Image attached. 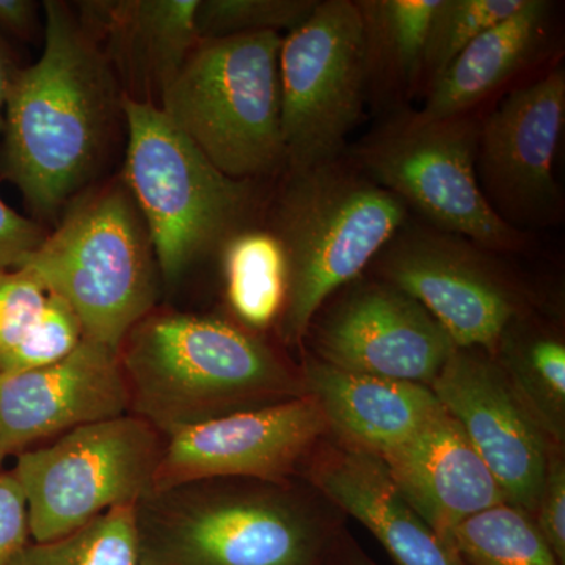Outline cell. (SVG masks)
<instances>
[{
    "instance_id": "d4e9b609",
    "label": "cell",
    "mask_w": 565,
    "mask_h": 565,
    "mask_svg": "<svg viewBox=\"0 0 565 565\" xmlns=\"http://www.w3.org/2000/svg\"><path fill=\"white\" fill-rule=\"evenodd\" d=\"M10 565H140L136 505L111 509L54 541H32Z\"/></svg>"
},
{
    "instance_id": "8d00e7d4",
    "label": "cell",
    "mask_w": 565,
    "mask_h": 565,
    "mask_svg": "<svg viewBox=\"0 0 565 565\" xmlns=\"http://www.w3.org/2000/svg\"><path fill=\"white\" fill-rule=\"evenodd\" d=\"M353 565H375L373 563H370V561L363 559V561H355Z\"/></svg>"
},
{
    "instance_id": "5bb4252c",
    "label": "cell",
    "mask_w": 565,
    "mask_h": 565,
    "mask_svg": "<svg viewBox=\"0 0 565 565\" xmlns=\"http://www.w3.org/2000/svg\"><path fill=\"white\" fill-rule=\"evenodd\" d=\"M126 414L131 397L120 353L87 338L61 362L0 374V445L9 457Z\"/></svg>"
},
{
    "instance_id": "ba28073f",
    "label": "cell",
    "mask_w": 565,
    "mask_h": 565,
    "mask_svg": "<svg viewBox=\"0 0 565 565\" xmlns=\"http://www.w3.org/2000/svg\"><path fill=\"white\" fill-rule=\"evenodd\" d=\"M162 448L150 423L126 414L14 456L32 541H54L111 509L137 505L154 487Z\"/></svg>"
},
{
    "instance_id": "5b68a950",
    "label": "cell",
    "mask_w": 565,
    "mask_h": 565,
    "mask_svg": "<svg viewBox=\"0 0 565 565\" xmlns=\"http://www.w3.org/2000/svg\"><path fill=\"white\" fill-rule=\"evenodd\" d=\"M404 218L397 196L334 163L291 173L273 230L288 267L278 319L286 343L302 341L321 305L384 250Z\"/></svg>"
},
{
    "instance_id": "f546056e",
    "label": "cell",
    "mask_w": 565,
    "mask_h": 565,
    "mask_svg": "<svg viewBox=\"0 0 565 565\" xmlns=\"http://www.w3.org/2000/svg\"><path fill=\"white\" fill-rule=\"evenodd\" d=\"M50 292L29 270L0 269V360L21 343Z\"/></svg>"
},
{
    "instance_id": "8fae6325",
    "label": "cell",
    "mask_w": 565,
    "mask_h": 565,
    "mask_svg": "<svg viewBox=\"0 0 565 565\" xmlns=\"http://www.w3.org/2000/svg\"><path fill=\"white\" fill-rule=\"evenodd\" d=\"M326 427L310 394L185 427L163 437L152 490L211 479L280 484Z\"/></svg>"
},
{
    "instance_id": "52a82bcc",
    "label": "cell",
    "mask_w": 565,
    "mask_h": 565,
    "mask_svg": "<svg viewBox=\"0 0 565 565\" xmlns=\"http://www.w3.org/2000/svg\"><path fill=\"white\" fill-rule=\"evenodd\" d=\"M140 565H319L321 537L285 494L230 479L152 490L136 505Z\"/></svg>"
},
{
    "instance_id": "8992f818",
    "label": "cell",
    "mask_w": 565,
    "mask_h": 565,
    "mask_svg": "<svg viewBox=\"0 0 565 565\" xmlns=\"http://www.w3.org/2000/svg\"><path fill=\"white\" fill-rule=\"evenodd\" d=\"M277 32L200 40L159 109L226 177L250 181L285 162Z\"/></svg>"
},
{
    "instance_id": "836d02e7",
    "label": "cell",
    "mask_w": 565,
    "mask_h": 565,
    "mask_svg": "<svg viewBox=\"0 0 565 565\" xmlns=\"http://www.w3.org/2000/svg\"><path fill=\"white\" fill-rule=\"evenodd\" d=\"M40 10L35 0H0V33L32 40L39 29Z\"/></svg>"
},
{
    "instance_id": "2e32d148",
    "label": "cell",
    "mask_w": 565,
    "mask_h": 565,
    "mask_svg": "<svg viewBox=\"0 0 565 565\" xmlns=\"http://www.w3.org/2000/svg\"><path fill=\"white\" fill-rule=\"evenodd\" d=\"M565 120V74L557 68L516 88L490 115L478 140L479 177L490 204L512 217H545L559 200L553 178Z\"/></svg>"
},
{
    "instance_id": "603a6c76",
    "label": "cell",
    "mask_w": 565,
    "mask_h": 565,
    "mask_svg": "<svg viewBox=\"0 0 565 565\" xmlns=\"http://www.w3.org/2000/svg\"><path fill=\"white\" fill-rule=\"evenodd\" d=\"M440 0H366L362 13L367 63L394 77L414 82L424 70L430 20Z\"/></svg>"
},
{
    "instance_id": "277c9868",
    "label": "cell",
    "mask_w": 565,
    "mask_h": 565,
    "mask_svg": "<svg viewBox=\"0 0 565 565\" xmlns=\"http://www.w3.org/2000/svg\"><path fill=\"white\" fill-rule=\"evenodd\" d=\"M121 177L147 223L162 285L174 289L196 264L247 228L255 195L226 177L158 106L125 96Z\"/></svg>"
},
{
    "instance_id": "ac0fdd59",
    "label": "cell",
    "mask_w": 565,
    "mask_h": 565,
    "mask_svg": "<svg viewBox=\"0 0 565 565\" xmlns=\"http://www.w3.org/2000/svg\"><path fill=\"white\" fill-rule=\"evenodd\" d=\"M381 459L405 500L446 541L465 520L505 503L484 460L441 405Z\"/></svg>"
},
{
    "instance_id": "7402d4cb",
    "label": "cell",
    "mask_w": 565,
    "mask_h": 565,
    "mask_svg": "<svg viewBox=\"0 0 565 565\" xmlns=\"http://www.w3.org/2000/svg\"><path fill=\"white\" fill-rule=\"evenodd\" d=\"M226 300L245 329L266 330L280 319L288 291V267L273 232L234 234L221 250Z\"/></svg>"
},
{
    "instance_id": "83f0119b",
    "label": "cell",
    "mask_w": 565,
    "mask_h": 565,
    "mask_svg": "<svg viewBox=\"0 0 565 565\" xmlns=\"http://www.w3.org/2000/svg\"><path fill=\"white\" fill-rule=\"evenodd\" d=\"M313 0H199L200 40L258 32H291L313 13Z\"/></svg>"
},
{
    "instance_id": "4316f807",
    "label": "cell",
    "mask_w": 565,
    "mask_h": 565,
    "mask_svg": "<svg viewBox=\"0 0 565 565\" xmlns=\"http://www.w3.org/2000/svg\"><path fill=\"white\" fill-rule=\"evenodd\" d=\"M522 6L523 0H440L430 20L423 71L434 81L476 36Z\"/></svg>"
},
{
    "instance_id": "4fadbf2b",
    "label": "cell",
    "mask_w": 565,
    "mask_h": 565,
    "mask_svg": "<svg viewBox=\"0 0 565 565\" xmlns=\"http://www.w3.org/2000/svg\"><path fill=\"white\" fill-rule=\"evenodd\" d=\"M429 386L484 460L505 503L534 511L548 468L545 440L504 375L467 349H456Z\"/></svg>"
},
{
    "instance_id": "ffe728a7",
    "label": "cell",
    "mask_w": 565,
    "mask_h": 565,
    "mask_svg": "<svg viewBox=\"0 0 565 565\" xmlns=\"http://www.w3.org/2000/svg\"><path fill=\"white\" fill-rule=\"evenodd\" d=\"M308 394L352 449L386 455L440 407L430 386L348 373L332 364L305 367Z\"/></svg>"
},
{
    "instance_id": "e0dca14e",
    "label": "cell",
    "mask_w": 565,
    "mask_h": 565,
    "mask_svg": "<svg viewBox=\"0 0 565 565\" xmlns=\"http://www.w3.org/2000/svg\"><path fill=\"white\" fill-rule=\"evenodd\" d=\"M74 6L126 98L159 106L199 44V0H84Z\"/></svg>"
},
{
    "instance_id": "d590c367",
    "label": "cell",
    "mask_w": 565,
    "mask_h": 565,
    "mask_svg": "<svg viewBox=\"0 0 565 565\" xmlns=\"http://www.w3.org/2000/svg\"><path fill=\"white\" fill-rule=\"evenodd\" d=\"M7 459H9V455H7L6 449L0 445V471L3 470V463H6Z\"/></svg>"
},
{
    "instance_id": "484cf974",
    "label": "cell",
    "mask_w": 565,
    "mask_h": 565,
    "mask_svg": "<svg viewBox=\"0 0 565 565\" xmlns=\"http://www.w3.org/2000/svg\"><path fill=\"white\" fill-rule=\"evenodd\" d=\"M504 352L516 384L544 422L542 424L559 437L565 408L564 344L546 334L525 340L514 334L511 341L505 340Z\"/></svg>"
},
{
    "instance_id": "d6a6232c",
    "label": "cell",
    "mask_w": 565,
    "mask_h": 565,
    "mask_svg": "<svg viewBox=\"0 0 565 565\" xmlns=\"http://www.w3.org/2000/svg\"><path fill=\"white\" fill-rule=\"evenodd\" d=\"M47 233L46 226L20 214L0 199V269L20 267Z\"/></svg>"
},
{
    "instance_id": "9a60e30c",
    "label": "cell",
    "mask_w": 565,
    "mask_h": 565,
    "mask_svg": "<svg viewBox=\"0 0 565 565\" xmlns=\"http://www.w3.org/2000/svg\"><path fill=\"white\" fill-rule=\"evenodd\" d=\"M322 362L348 373L430 385L456 351L433 316L394 286H366L318 334Z\"/></svg>"
},
{
    "instance_id": "7c38bea8",
    "label": "cell",
    "mask_w": 565,
    "mask_h": 565,
    "mask_svg": "<svg viewBox=\"0 0 565 565\" xmlns=\"http://www.w3.org/2000/svg\"><path fill=\"white\" fill-rule=\"evenodd\" d=\"M382 274L422 305L457 349H493L512 322L511 292L470 244L448 233L411 232L385 245Z\"/></svg>"
},
{
    "instance_id": "44dd1931",
    "label": "cell",
    "mask_w": 565,
    "mask_h": 565,
    "mask_svg": "<svg viewBox=\"0 0 565 565\" xmlns=\"http://www.w3.org/2000/svg\"><path fill=\"white\" fill-rule=\"evenodd\" d=\"M550 6L545 0H523L504 21L476 36L433 81L426 120L462 117L475 104L503 84L533 54L544 32Z\"/></svg>"
},
{
    "instance_id": "7a4b0ae2",
    "label": "cell",
    "mask_w": 565,
    "mask_h": 565,
    "mask_svg": "<svg viewBox=\"0 0 565 565\" xmlns=\"http://www.w3.org/2000/svg\"><path fill=\"white\" fill-rule=\"evenodd\" d=\"M120 362L131 414L162 437L297 393L269 345L214 316L152 310L126 334Z\"/></svg>"
},
{
    "instance_id": "3957f363",
    "label": "cell",
    "mask_w": 565,
    "mask_h": 565,
    "mask_svg": "<svg viewBox=\"0 0 565 565\" xmlns=\"http://www.w3.org/2000/svg\"><path fill=\"white\" fill-rule=\"evenodd\" d=\"M20 267L73 308L87 340L118 353L161 291L150 232L121 173L74 199Z\"/></svg>"
},
{
    "instance_id": "e575fe53",
    "label": "cell",
    "mask_w": 565,
    "mask_h": 565,
    "mask_svg": "<svg viewBox=\"0 0 565 565\" xmlns=\"http://www.w3.org/2000/svg\"><path fill=\"white\" fill-rule=\"evenodd\" d=\"M20 68V63L14 57L9 41L0 33V131H2L3 110H6L11 81Z\"/></svg>"
},
{
    "instance_id": "1f68e13d",
    "label": "cell",
    "mask_w": 565,
    "mask_h": 565,
    "mask_svg": "<svg viewBox=\"0 0 565 565\" xmlns=\"http://www.w3.org/2000/svg\"><path fill=\"white\" fill-rule=\"evenodd\" d=\"M537 530L561 565L565 561V470L559 459L548 462L537 505Z\"/></svg>"
},
{
    "instance_id": "d6986e66",
    "label": "cell",
    "mask_w": 565,
    "mask_h": 565,
    "mask_svg": "<svg viewBox=\"0 0 565 565\" xmlns=\"http://www.w3.org/2000/svg\"><path fill=\"white\" fill-rule=\"evenodd\" d=\"M313 479L397 565H467L452 542L435 533L405 500L381 457L351 448L316 467Z\"/></svg>"
},
{
    "instance_id": "30bf717a",
    "label": "cell",
    "mask_w": 565,
    "mask_h": 565,
    "mask_svg": "<svg viewBox=\"0 0 565 565\" xmlns=\"http://www.w3.org/2000/svg\"><path fill=\"white\" fill-rule=\"evenodd\" d=\"M478 137L462 117L411 115L385 126L360 150L375 181L441 232L489 250L522 247L519 230L487 200L476 172Z\"/></svg>"
},
{
    "instance_id": "f1b7e54d",
    "label": "cell",
    "mask_w": 565,
    "mask_h": 565,
    "mask_svg": "<svg viewBox=\"0 0 565 565\" xmlns=\"http://www.w3.org/2000/svg\"><path fill=\"white\" fill-rule=\"evenodd\" d=\"M84 338V329L73 308L50 294L31 330L0 360V374L24 373L61 362Z\"/></svg>"
},
{
    "instance_id": "cb8c5ba5",
    "label": "cell",
    "mask_w": 565,
    "mask_h": 565,
    "mask_svg": "<svg viewBox=\"0 0 565 565\" xmlns=\"http://www.w3.org/2000/svg\"><path fill=\"white\" fill-rule=\"evenodd\" d=\"M451 542L467 565H561L533 520L509 503L465 520Z\"/></svg>"
},
{
    "instance_id": "6da1fadb",
    "label": "cell",
    "mask_w": 565,
    "mask_h": 565,
    "mask_svg": "<svg viewBox=\"0 0 565 565\" xmlns=\"http://www.w3.org/2000/svg\"><path fill=\"white\" fill-rule=\"evenodd\" d=\"M43 52L11 81L0 131V182L33 221L57 223L98 184L125 129V93L73 7L44 0Z\"/></svg>"
},
{
    "instance_id": "4dcf8cb0",
    "label": "cell",
    "mask_w": 565,
    "mask_h": 565,
    "mask_svg": "<svg viewBox=\"0 0 565 565\" xmlns=\"http://www.w3.org/2000/svg\"><path fill=\"white\" fill-rule=\"evenodd\" d=\"M32 542L28 503L11 470L0 471V565H10Z\"/></svg>"
},
{
    "instance_id": "9c48e42d",
    "label": "cell",
    "mask_w": 565,
    "mask_h": 565,
    "mask_svg": "<svg viewBox=\"0 0 565 565\" xmlns=\"http://www.w3.org/2000/svg\"><path fill=\"white\" fill-rule=\"evenodd\" d=\"M367 74L366 39L356 2H318L303 24L282 36L281 136L291 173L333 163L362 118Z\"/></svg>"
}]
</instances>
